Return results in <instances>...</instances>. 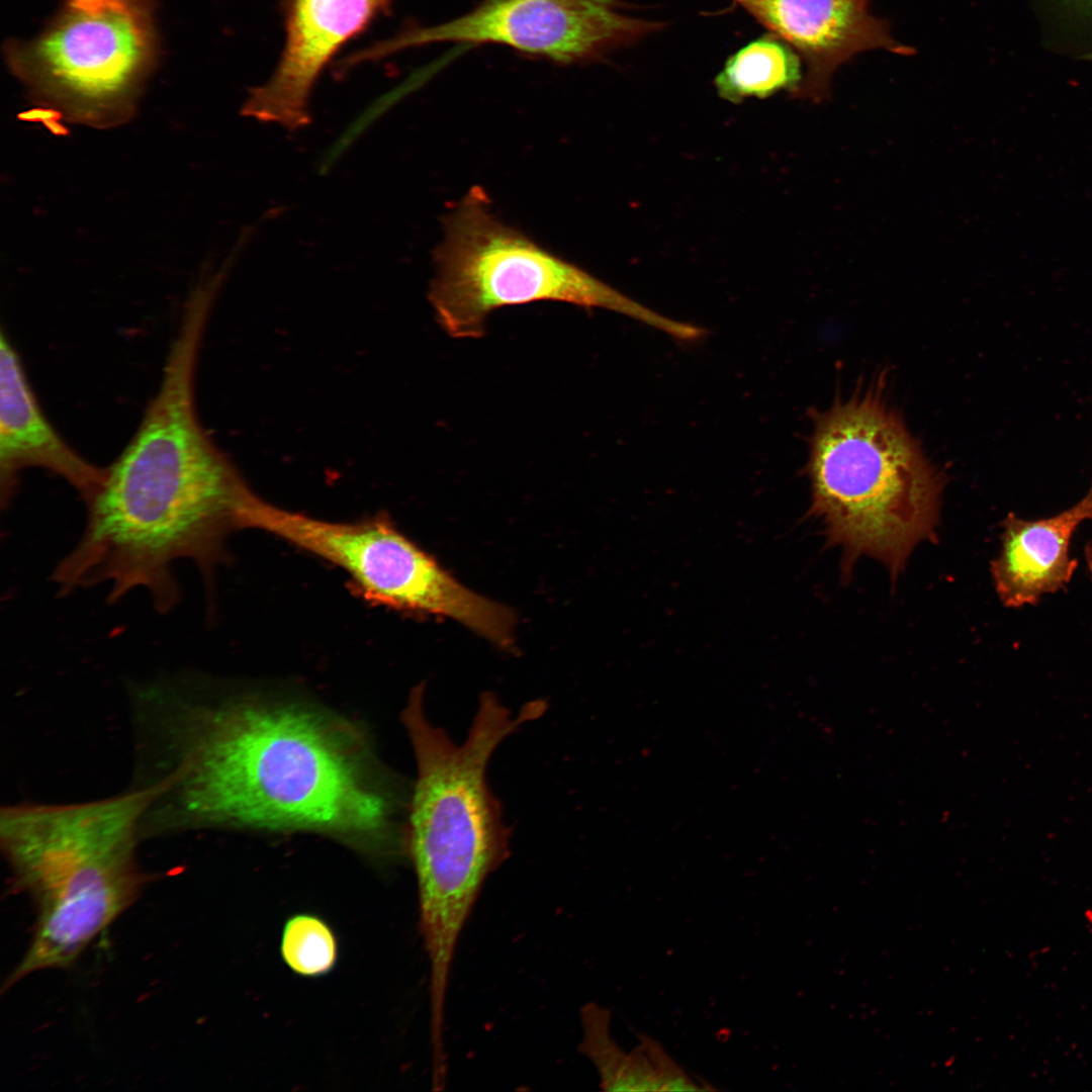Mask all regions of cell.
<instances>
[{"label": "cell", "instance_id": "4", "mask_svg": "<svg viewBox=\"0 0 1092 1092\" xmlns=\"http://www.w3.org/2000/svg\"><path fill=\"white\" fill-rule=\"evenodd\" d=\"M150 789L71 803L21 802L0 810V847L15 890L37 910L31 942L5 980L71 966L153 879L139 863Z\"/></svg>", "mask_w": 1092, "mask_h": 1092}, {"label": "cell", "instance_id": "9", "mask_svg": "<svg viewBox=\"0 0 1092 1092\" xmlns=\"http://www.w3.org/2000/svg\"><path fill=\"white\" fill-rule=\"evenodd\" d=\"M654 27L623 13L619 0H482L450 21L405 33L397 43H497L569 64L598 58Z\"/></svg>", "mask_w": 1092, "mask_h": 1092}, {"label": "cell", "instance_id": "13", "mask_svg": "<svg viewBox=\"0 0 1092 1092\" xmlns=\"http://www.w3.org/2000/svg\"><path fill=\"white\" fill-rule=\"evenodd\" d=\"M1092 520V480L1085 496L1053 517L1024 520L1009 513L1002 522L1001 549L991 561L995 590L1007 608L1034 606L1065 589L1078 567L1070 555L1074 533Z\"/></svg>", "mask_w": 1092, "mask_h": 1092}, {"label": "cell", "instance_id": "10", "mask_svg": "<svg viewBox=\"0 0 1092 1092\" xmlns=\"http://www.w3.org/2000/svg\"><path fill=\"white\" fill-rule=\"evenodd\" d=\"M390 0H285V43L274 73L251 89L242 113L288 130L311 121L309 99L331 58Z\"/></svg>", "mask_w": 1092, "mask_h": 1092}, {"label": "cell", "instance_id": "1", "mask_svg": "<svg viewBox=\"0 0 1092 1092\" xmlns=\"http://www.w3.org/2000/svg\"><path fill=\"white\" fill-rule=\"evenodd\" d=\"M194 672L127 686L143 841L213 828L309 830L387 844L393 802L356 729L297 704L224 697Z\"/></svg>", "mask_w": 1092, "mask_h": 1092}, {"label": "cell", "instance_id": "14", "mask_svg": "<svg viewBox=\"0 0 1092 1092\" xmlns=\"http://www.w3.org/2000/svg\"><path fill=\"white\" fill-rule=\"evenodd\" d=\"M802 78L800 57L769 33L731 56L714 84L722 99L736 104L749 97L766 98L784 89L793 92Z\"/></svg>", "mask_w": 1092, "mask_h": 1092}, {"label": "cell", "instance_id": "17", "mask_svg": "<svg viewBox=\"0 0 1092 1092\" xmlns=\"http://www.w3.org/2000/svg\"><path fill=\"white\" fill-rule=\"evenodd\" d=\"M638 1038L653 1067L660 1091L707 1090L673 1060L658 1040L647 1034H640Z\"/></svg>", "mask_w": 1092, "mask_h": 1092}, {"label": "cell", "instance_id": "5", "mask_svg": "<svg viewBox=\"0 0 1092 1092\" xmlns=\"http://www.w3.org/2000/svg\"><path fill=\"white\" fill-rule=\"evenodd\" d=\"M883 377L825 412L802 474L811 485L807 516L822 521L828 546H840L843 575L861 555L883 562L893 583L914 547L936 542L944 475L884 396Z\"/></svg>", "mask_w": 1092, "mask_h": 1092}, {"label": "cell", "instance_id": "12", "mask_svg": "<svg viewBox=\"0 0 1092 1092\" xmlns=\"http://www.w3.org/2000/svg\"><path fill=\"white\" fill-rule=\"evenodd\" d=\"M47 469L65 479L89 502L102 485L106 468L73 450L42 413L10 341L0 338V502L9 507L20 472Z\"/></svg>", "mask_w": 1092, "mask_h": 1092}, {"label": "cell", "instance_id": "18", "mask_svg": "<svg viewBox=\"0 0 1092 1092\" xmlns=\"http://www.w3.org/2000/svg\"><path fill=\"white\" fill-rule=\"evenodd\" d=\"M1058 5L1076 20L1092 24V0H1055Z\"/></svg>", "mask_w": 1092, "mask_h": 1092}, {"label": "cell", "instance_id": "2", "mask_svg": "<svg viewBox=\"0 0 1092 1092\" xmlns=\"http://www.w3.org/2000/svg\"><path fill=\"white\" fill-rule=\"evenodd\" d=\"M243 489L197 422L193 387L165 380L86 503L82 534L52 580L62 595L106 585L111 604L143 589L166 614L181 597L173 566L189 560L203 574L212 569L238 529Z\"/></svg>", "mask_w": 1092, "mask_h": 1092}, {"label": "cell", "instance_id": "15", "mask_svg": "<svg viewBox=\"0 0 1092 1092\" xmlns=\"http://www.w3.org/2000/svg\"><path fill=\"white\" fill-rule=\"evenodd\" d=\"M579 1052L593 1064L605 1091H660L653 1067L638 1044L625 1051L612 1036L611 1012L598 1003H587L580 1011Z\"/></svg>", "mask_w": 1092, "mask_h": 1092}, {"label": "cell", "instance_id": "16", "mask_svg": "<svg viewBox=\"0 0 1092 1092\" xmlns=\"http://www.w3.org/2000/svg\"><path fill=\"white\" fill-rule=\"evenodd\" d=\"M280 954L294 974L306 978L322 977L337 964L338 939L332 927L320 916L297 913L283 925Z\"/></svg>", "mask_w": 1092, "mask_h": 1092}, {"label": "cell", "instance_id": "19", "mask_svg": "<svg viewBox=\"0 0 1092 1092\" xmlns=\"http://www.w3.org/2000/svg\"><path fill=\"white\" fill-rule=\"evenodd\" d=\"M1084 557L1092 580V539H1090L1084 546Z\"/></svg>", "mask_w": 1092, "mask_h": 1092}, {"label": "cell", "instance_id": "8", "mask_svg": "<svg viewBox=\"0 0 1092 1092\" xmlns=\"http://www.w3.org/2000/svg\"><path fill=\"white\" fill-rule=\"evenodd\" d=\"M155 53L147 0H67L46 31L10 46L7 57L49 110L110 126L133 112Z\"/></svg>", "mask_w": 1092, "mask_h": 1092}, {"label": "cell", "instance_id": "6", "mask_svg": "<svg viewBox=\"0 0 1092 1092\" xmlns=\"http://www.w3.org/2000/svg\"><path fill=\"white\" fill-rule=\"evenodd\" d=\"M443 226L429 297L453 338H479L492 311L537 301L607 309L682 342L695 335L693 325L653 311L506 223L479 186L453 206Z\"/></svg>", "mask_w": 1092, "mask_h": 1092}, {"label": "cell", "instance_id": "11", "mask_svg": "<svg viewBox=\"0 0 1092 1092\" xmlns=\"http://www.w3.org/2000/svg\"><path fill=\"white\" fill-rule=\"evenodd\" d=\"M802 59L805 74L791 92L820 101L832 75L856 54L870 50L910 56L912 47L895 39L889 23L870 13V0H732Z\"/></svg>", "mask_w": 1092, "mask_h": 1092}, {"label": "cell", "instance_id": "3", "mask_svg": "<svg viewBox=\"0 0 1092 1092\" xmlns=\"http://www.w3.org/2000/svg\"><path fill=\"white\" fill-rule=\"evenodd\" d=\"M424 691L422 684L414 688L401 714L417 764L407 844L429 961V999L442 1007L463 927L484 881L509 853V829L486 783L487 764L503 740L540 717L546 704L528 703L514 717L485 693L458 745L428 720Z\"/></svg>", "mask_w": 1092, "mask_h": 1092}, {"label": "cell", "instance_id": "7", "mask_svg": "<svg viewBox=\"0 0 1092 1092\" xmlns=\"http://www.w3.org/2000/svg\"><path fill=\"white\" fill-rule=\"evenodd\" d=\"M239 528L279 537L338 566L366 601L449 617L502 647H512L513 611L465 587L382 517L330 522L273 507L243 490Z\"/></svg>", "mask_w": 1092, "mask_h": 1092}]
</instances>
